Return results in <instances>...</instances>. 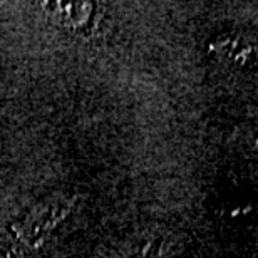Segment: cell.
<instances>
[{
	"mask_svg": "<svg viewBox=\"0 0 258 258\" xmlns=\"http://www.w3.org/2000/svg\"><path fill=\"white\" fill-rule=\"evenodd\" d=\"M44 10L60 27L84 32L96 19L97 9L92 2H45Z\"/></svg>",
	"mask_w": 258,
	"mask_h": 258,
	"instance_id": "1",
	"label": "cell"
},
{
	"mask_svg": "<svg viewBox=\"0 0 258 258\" xmlns=\"http://www.w3.org/2000/svg\"><path fill=\"white\" fill-rule=\"evenodd\" d=\"M67 210H69V206L66 205V201H52L45 206H39L32 213L27 215L20 236L29 243H35L47 231L52 230L59 223V220H62Z\"/></svg>",
	"mask_w": 258,
	"mask_h": 258,
	"instance_id": "2",
	"label": "cell"
}]
</instances>
